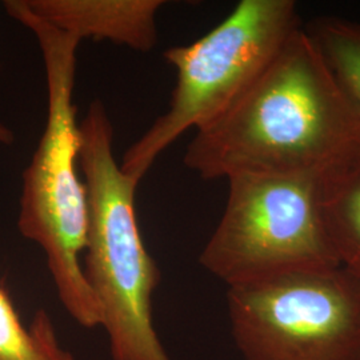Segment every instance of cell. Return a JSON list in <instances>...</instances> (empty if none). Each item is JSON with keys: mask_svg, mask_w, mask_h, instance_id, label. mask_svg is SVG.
<instances>
[{"mask_svg": "<svg viewBox=\"0 0 360 360\" xmlns=\"http://www.w3.org/2000/svg\"><path fill=\"white\" fill-rule=\"evenodd\" d=\"M40 19L84 39L108 40L139 52L158 44L156 18L163 0H25Z\"/></svg>", "mask_w": 360, "mask_h": 360, "instance_id": "7", "label": "cell"}, {"mask_svg": "<svg viewBox=\"0 0 360 360\" xmlns=\"http://www.w3.org/2000/svg\"><path fill=\"white\" fill-rule=\"evenodd\" d=\"M4 10L38 41L47 84V119L23 172L18 229L43 250L67 314L83 328L102 327V312L83 271L89 224L86 184L77 172L80 129L74 104L80 40L32 13L25 0Z\"/></svg>", "mask_w": 360, "mask_h": 360, "instance_id": "2", "label": "cell"}, {"mask_svg": "<svg viewBox=\"0 0 360 360\" xmlns=\"http://www.w3.org/2000/svg\"><path fill=\"white\" fill-rule=\"evenodd\" d=\"M200 266L230 287L340 267L323 218L319 176L238 172Z\"/></svg>", "mask_w": 360, "mask_h": 360, "instance_id": "5", "label": "cell"}, {"mask_svg": "<svg viewBox=\"0 0 360 360\" xmlns=\"http://www.w3.org/2000/svg\"><path fill=\"white\" fill-rule=\"evenodd\" d=\"M15 142V132L6 124L0 123V144L11 146Z\"/></svg>", "mask_w": 360, "mask_h": 360, "instance_id": "11", "label": "cell"}, {"mask_svg": "<svg viewBox=\"0 0 360 360\" xmlns=\"http://www.w3.org/2000/svg\"><path fill=\"white\" fill-rule=\"evenodd\" d=\"M360 146V124L306 28L257 82L195 132L184 165L202 179L238 172L321 176Z\"/></svg>", "mask_w": 360, "mask_h": 360, "instance_id": "1", "label": "cell"}, {"mask_svg": "<svg viewBox=\"0 0 360 360\" xmlns=\"http://www.w3.org/2000/svg\"><path fill=\"white\" fill-rule=\"evenodd\" d=\"M299 27L292 0H242L205 37L163 52L176 72L168 110L131 144L122 171L139 184L155 160L186 131L196 132L223 115Z\"/></svg>", "mask_w": 360, "mask_h": 360, "instance_id": "4", "label": "cell"}, {"mask_svg": "<svg viewBox=\"0 0 360 360\" xmlns=\"http://www.w3.org/2000/svg\"><path fill=\"white\" fill-rule=\"evenodd\" d=\"M306 30L360 124V23L321 18Z\"/></svg>", "mask_w": 360, "mask_h": 360, "instance_id": "9", "label": "cell"}, {"mask_svg": "<svg viewBox=\"0 0 360 360\" xmlns=\"http://www.w3.org/2000/svg\"><path fill=\"white\" fill-rule=\"evenodd\" d=\"M79 168L89 199L83 271L102 312L112 360H171L155 330L153 297L160 271L138 224V183L114 155V127L101 101L79 123Z\"/></svg>", "mask_w": 360, "mask_h": 360, "instance_id": "3", "label": "cell"}, {"mask_svg": "<svg viewBox=\"0 0 360 360\" xmlns=\"http://www.w3.org/2000/svg\"><path fill=\"white\" fill-rule=\"evenodd\" d=\"M227 309L243 360H360V285L342 267L230 287Z\"/></svg>", "mask_w": 360, "mask_h": 360, "instance_id": "6", "label": "cell"}, {"mask_svg": "<svg viewBox=\"0 0 360 360\" xmlns=\"http://www.w3.org/2000/svg\"><path fill=\"white\" fill-rule=\"evenodd\" d=\"M0 360H75L59 342L50 315L39 309L26 327L0 284Z\"/></svg>", "mask_w": 360, "mask_h": 360, "instance_id": "10", "label": "cell"}, {"mask_svg": "<svg viewBox=\"0 0 360 360\" xmlns=\"http://www.w3.org/2000/svg\"><path fill=\"white\" fill-rule=\"evenodd\" d=\"M319 195L340 267L360 285V146L319 176Z\"/></svg>", "mask_w": 360, "mask_h": 360, "instance_id": "8", "label": "cell"}]
</instances>
